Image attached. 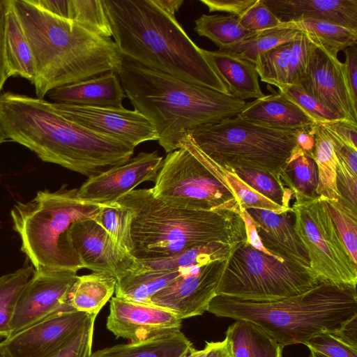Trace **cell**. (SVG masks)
I'll return each mask as SVG.
<instances>
[{
  "label": "cell",
  "instance_id": "cell-1",
  "mask_svg": "<svg viewBox=\"0 0 357 357\" xmlns=\"http://www.w3.org/2000/svg\"><path fill=\"white\" fill-rule=\"evenodd\" d=\"M0 126L41 160L88 177L125 163L135 149L68 119L52 101L11 91L0 95Z\"/></svg>",
  "mask_w": 357,
  "mask_h": 357
},
{
  "label": "cell",
  "instance_id": "cell-2",
  "mask_svg": "<svg viewBox=\"0 0 357 357\" xmlns=\"http://www.w3.org/2000/svg\"><path fill=\"white\" fill-rule=\"evenodd\" d=\"M123 57L226 95L229 92L176 17L153 0H102ZM231 96V95H230Z\"/></svg>",
  "mask_w": 357,
  "mask_h": 357
},
{
  "label": "cell",
  "instance_id": "cell-3",
  "mask_svg": "<svg viewBox=\"0 0 357 357\" xmlns=\"http://www.w3.org/2000/svg\"><path fill=\"white\" fill-rule=\"evenodd\" d=\"M29 43L37 98L53 89L108 72L118 73L123 56L112 38L43 9L34 0H11Z\"/></svg>",
  "mask_w": 357,
  "mask_h": 357
},
{
  "label": "cell",
  "instance_id": "cell-4",
  "mask_svg": "<svg viewBox=\"0 0 357 357\" xmlns=\"http://www.w3.org/2000/svg\"><path fill=\"white\" fill-rule=\"evenodd\" d=\"M134 109L154 126L167 153L195 128L236 116L246 102L123 57L117 73Z\"/></svg>",
  "mask_w": 357,
  "mask_h": 357
},
{
  "label": "cell",
  "instance_id": "cell-5",
  "mask_svg": "<svg viewBox=\"0 0 357 357\" xmlns=\"http://www.w3.org/2000/svg\"><path fill=\"white\" fill-rule=\"evenodd\" d=\"M207 311L250 321L284 347L304 344L317 334L337 331L357 316L356 287L320 281L299 295L269 301L216 295Z\"/></svg>",
  "mask_w": 357,
  "mask_h": 357
},
{
  "label": "cell",
  "instance_id": "cell-6",
  "mask_svg": "<svg viewBox=\"0 0 357 357\" xmlns=\"http://www.w3.org/2000/svg\"><path fill=\"white\" fill-rule=\"evenodd\" d=\"M115 202L134 213L131 255L137 259L169 257L200 244L237 245L246 240L244 222L234 211L171 206L154 197L151 188L133 190Z\"/></svg>",
  "mask_w": 357,
  "mask_h": 357
},
{
  "label": "cell",
  "instance_id": "cell-7",
  "mask_svg": "<svg viewBox=\"0 0 357 357\" xmlns=\"http://www.w3.org/2000/svg\"><path fill=\"white\" fill-rule=\"evenodd\" d=\"M78 188L38 191L27 202H17L10 211L14 230L21 239V250L36 272L83 268L70 238L73 223L93 219L102 204L80 199Z\"/></svg>",
  "mask_w": 357,
  "mask_h": 357
},
{
  "label": "cell",
  "instance_id": "cell-8",
  "mask_svg": "<svg viewBox=\"0 0 357 357\" xmlns=\"http://www.w3.org/2000/svg\"><path fill=\"white\" fill-rule=\"evenodd\" d=\"M300 131L271 128L236 116L199 126L189 135L206 155L227 170L250 168L280 176L298 146Z\"/></svg>",
  "mask_w": 357,
  "mask_h": 357
},
{
  "label": "cell",
  "instance_id": "cell-9",
  "mask_svg": "<svg viewBox=\"0 0 357 357\" xmlns=\"http://www.w3.org/2000/svg\"><path fill=\"white\" fill-rule=\"evenodd\" d=\"M165 203L195 211H231L238 200L223 176V168L206 155L188 135L179 149L167 153L151 188Z\"/></svg>",
  "mask_w": 357,
  "mask_h": 357
},
{
  "label": "cell",
  "instance_id": "cell-10",
  "mask_svg": "<svg viewBox=\"0 0 357 357\" xmlns=\"http://www.w3.org/2000/svg\"><path fill=\"white\" fill-rule=\"evenodd\" d=\"M319 282L311 268L267 255L245 240L230 255L216 295L276 301L303 294Z\"/></svg>",
  "mask_w": 357,
  "mask_h": 357
},
{
  "label": "cell",
  "instance_id": "cell-11",
  "mask_svg": "<svg viewBox=\"0 0 357 357\" xmlns=\"http://www.w3.org/2000/svg\"><path fill=\"white\" fill-rule=\"evenodd\" d=\"M291 208L294 230L319 280L356 287L357 265L351 260L324 199L318 196L295 202Z\"/></svg>",
  "mask_w": 357,
  "mask_h": 357
},
{
  "label": "cell",
  "instance_id": "cell-12",
  "mask_svg": "<svg viewBox=\"0 0 357 357\" xmlns=\"http://www.w3.org/2000/svg\"><path fill=\"white\" fill-rule=\"evenodd\" d=\"M77 277V272L71 271H35L17 300L9 337L55 314L73 309L68 296Z\"/></svg>",
  "mask_w": 357,
  "mask_h": 357
},
{
  "label": "cell",
  "instance_id": "cell-13",
  "mask_svg": "<svg viewBox=\"0 0 357 357\" xmlns=\"http://www.w3.org/2000/svg\"><path fill=\"white\" fill-rule=\"evenodd\" d=\"M228 259L182 269L178 278L152 297L151 305L182 319L202 314L216 296Z\"/></svg>",
  "mask_w": 357,
  "mask_h": 357
},
{
  "label": "cell",
  "instance_id": "cell-14",
  "mask_svg": "<svg viewBox=\"0 0 357 357\" xmlns=\"http://www.w3.org/2000/svg\"><path fill=\"white\" fill-rule=\"evenodd\" d=\"M343 119L357 123L354 102L344 73L343 63L315 47L307 67L294 84Z\"/></svg>",
  "mask_w": 357,
  "mask_h": 357
},
{
  "label": "cell",
  "instance_id": "cell-15",
  "mask_svg": "<svg viewBox=\"0 0 357 357\" xmlns=\"http://www.w3.org/2000/svg\"><path fill=\"white\" fill-rule=\"evenodd\" d=\"M54 104L68 119L91 131L116 139L134 148L142 142L158 139L153 124L135 109Z\"/></svg>",
  "mask_w": 357,
  "mask_h": 357
},
{
  "label": "cell",
  "instance_id": "cell-16",
  "mask_svg": "<svg viewBox=\"0 0 357 357\" xmlns=\"http://www.w3.org/2000/svg\"><path fill=\"white\" fill-rule=\"evenodd\" d=\"M96 317L74 309L60 312L6 338L7 357H49Z\"/></svg>",
  "mask_w": 357,
  "mask_h": 357
},
{
  "label": "cell",
  "instance_id": "cell-17",
  "mask_svg": "<svg viewBox=\"0 0 357 357\" xmlns=\"http://www.w3.org/2000/svg\"><path fill=\"white\" fill-rule=\"evenodd\" d=\"M69 234L83 268L110 275L117 280L139 267L137 259L91 218L73 223Z\"/></svg>",
  "mask_w": 357,
  "mask_h": 357
},
{
  "label": "cell",
  "instance_id": "cell-18",
  "mask_svg": "<svg viewBox=\"0 0 357 357\" xmlns=\"http://www.w3.org/2000/svg\"><path fill=\"white\" fill-rule=\"evenodd\" d=\"M162 160L157 151L141 152L125 163L89 177L78 188L77 195L90 203H114L140 183L155 181Z\"/></svg>",
  "mask_w": 357,
  "mask_h": 357
},
{
  "label": "cell",
  "instance_id": "cell-19",
  "mask_svg": "<svg viewBox=\"0 0 357 357\" xmlns=\"http://www.w3.org/2000/svg\"><path fill=\"white\" fill-rule=\"evenodd\" d=\"M182 320L162 307L114 296L110 301L106 326L116 338L139 342L181 331Z\"/></svg>",
  "mask_w": 357,
  "mask_h": 357
},
{
  "label": "cell",
  "instance_id": "cell-20",
  "mask_svg": "<svg viewBox=\"0 0 357 357\" xmlns=\"http://www.w3.org/2000/svg\"><path fill=\"white\" fill-rule=\"evenodd\" d=\"M246 211L266 250L278 258L310 268L307 251L294 228L291 210L280 214L261 209Z\"/></svg>",
  "mask_w": 357,
  "mask_h": 357
},
{
  "label": "cell",
  "instance_id": "cell-21",
  "mask_svg": "<svg viewBox=\"0 0 357 357\" xmlns=\"http://www.w3.org/2000/svg\"><path fill=\"white\" fill-rule=\"evenodd\" d=\"M282 22L327 21L357 31V0H261Z\"/></svg>",
  "mask_w": 357,
  "mask_h": 357
},
{
  "label": "cell",
  "instance_id": "cell-22",
  "mask_svg": "<svg viewBox=\"0 0 357 357\" xmlns=\"http://www.w3.org/2000/svg\"><path fill=\"white\" fill-rule=\"evenodd\" d=\"M47 96L56 103L112 108L123 107L126 97L118 75L112 71L53 89Z\"/></svg>",
  "mask_w": 357,
  "mask_h": 357
},
{
  "label": "cell",
  "instance_id": "cell-23",
  "mask_svg": "<svg viewBox=\"0 0 357 357\" xmlns=\"http://www.w3.org/2000/svg\"><path fill=\"white\" fill-rule=\"evenodd\" d=\"M237 116L258 124L284 130H307L317 124L280 93L246 102Z\"/></svg>",
  "mask_w": 357,
  "mask_h": 357
},
{
  "label": "cell",
  "instance_id": "cell-24",
  "mask_svg": "<svg viewBox=\"0 0 357 357\" xmlns=\"http://www.w3.org/2000/svg\"><path fill=\"white\" fill-rule=\"evenodd\" d=\"M202 51L231 96L243 100L264 96L254 64L225 52Z\"/></svg>",
  "mask_w": 357,
  "mask_h": 357
},
{
  "label": "cell",
  "instance_id": "cell-25",
  "mask_svg": "<svg viewBox=\"0 0 357 357\" xmlns=\"http://www.w3.org/2000/svg\"><path fill=\"white\" fill-rule=\"evenodd\" d=\"M6 3L4 52L7 76H20L33 84L36 68L29 43L11 0H6Z\"/></svg>",
  "mask_w": 357,
  "mask_h": 357
},
{
  "label": "cell",
  "instance_id": "cell-26",
  "mask_svg": "<svg viewBox=\"0 0 357 357\" xmlns=\"http://www.w3.org/2000/svg\"><path fill=\"white\" fill-rule=\"evenodd\" d=\"M194 349L181 331L118 344L96 351L91 357H185Z\"/></svg>",
  "mask_w": 357,
  "mask_h": 357
},
{
  "label": "cell",
  "instance_id": "cell-27",
  "mask_svg": "<svg viewBox=\"0 0 357 357\" xmlns=\"http://www.w3.org/2000/svg\"><path fill=\"white\" fill-rule=\"evenodd\" d=\"M182 273V269L151 270L139 265L137 270L116 280L115 296L136 303L151 305L152 297Z\"/></svg>",
  "mask_w": 357,
  "mask_h": 357
},
{
  "label": "cell",
  "instance_id": "cell-28",
  "mask_svg": "<svg viewBox=\"0 0 357 357\" xmlns=\"http://www.w3.org/2000/svg\"><path fill=\"white\" fill-rule=\"evenodd\" d=\"M116 284V278L106 273L78 275L68 293V304L75 310L96 317L114 294Z\"/></svg>",
  "mask_w": 357,
  "mask_h": 357
},
{
  "label": "cell",
  "instance_id": "cell-29",
  "mask_svg": "<svg viewBox=\"0 0 357 357\" xmlns=\"http://www.w3.org/2000/svg\"><path fill=\"white\" fill-rule=\"evenodd\" d=\"M230 344L231 357H282V347L254 324L236 320L225 337Z\"/></svg>",
  "mask_w": 357,
  "mask_h": 357
},
{
  "label": "cell",
  "instance_id": "cell-30",
  "mask_svg": "<svg viewBox=\"0 0 357 357\" xmlns=\"http://www.w3.org/2000/svg\"><path fill=\"white\" fill-rule=\"evenodd\" d=\"M236 245L213 242L197 245L166 257L137 259L144 268L151 270H179L202 266L229 258Z\"/></svg>",
  "mask_w": 357,
  "mask_h": 357
},
{
  "label": "cell",
  "instance_id": "cell-31",
  "mask_svg": "<svg viewBox=\"0 0 357 357\" xmlns=\"http://www.w3.org/2000/svg\"><path fill=\"white\" fill-rule=\"evenodd\" d=\"M283 185L293 192L295 202L318 197L319 183L317 163L311 154L298 145L280 174Z\"/></svg>",
  "mask_w": 357,
  "mask_h": 357
},
{
  "label": "cell",
  "instance_id": "cell-32",
  "mask_svg": "<svg viewBox=\"0 0 357 357\" xmlns=\"http://www.w3.org/2000/svg\"><path fill=\"white\" fill-rule=\"evenodd\" d=\"M282 23L304 33L313 44L334 57L340 51L357 44V31L327 21L307 18Z\"/></svg>",
  "mask_w": 357,
  "mask_h": 357
},
{
  "label": "cell",
  "instance_id": "cell-33",
  "mask_svg": "<svg viewBox=\"0 0 357 357\" xmlns=\"http://www.w3.org/2000/svg\"><path fill=\"white\" fill-rule=\"evenodd\" d=\"M314 146L313 158L318 169L317 195L330 199H339L337 187V158L332 142L324 128L314 126Z\"/></svg>",
  "mask_w": 357,
  "mask_h": 357
},
{
  "label": "cell",
  "instance_id": "cell-34",
  "mask_svg": "<svg viewBox=\"0 0 357 357\" xmlns=\"http://www.w3.org/2000/svg\"><path fill=\"white\" fill-rule=\"evenodd\" d=\"M301 31L282 24L280 26L257 32L255 36L235 45L218 49L255 64L264 53L281 44L293 41Z\"/></svg>",
  "mask_w": 357,
  "mask_h": 357
},
{
  "label": "cell",
  "instance_id": "cell-35",
  "mask_svg": "<svg viewBox=\"0 0 357 357\" xmlns=\"http://www.w3.org/2000/svg\"><path fill=\"white\" fill-rule=\"evenodd\" d=\"M194 31L213 41L219 49L242 42L257 32L245 29L232 15H202L195 21Z\"/></svg>",
  "mask_w": 357,
  "mask_h": 357
},
{
  "label": "cell",
  "instance_id": "cell-36",
  "mask_svg": "<svg viewBox=\"0 0 357 357\" xmlns=\"http://www.w3.org/2000/svg\"><path fill=\"white\" fill-rule=\"evenodd\" d=\"M134 213L116 202L102 204L93 219L100 225L123 250L131 255L134 248L131 225Z\"/></svg>",
  "mask_w": 357,
  "mask_h": 357
},
{
  "label": "cell",
  "instance_id": "cell-37",
  "mask_svg": "<svg viewBox=\"0 0 357 357\" xmlns=\"http://www.w3.org/2000/svg\"><path fill=\"white\" fill-rule=\"evenodd\" d=\"M34 273L35 269L31 265L0 276V337H9L17 300Z\"/></svg>",
  "mask_w": 357,
  "mask_h": 357
},
{
  "label": "cell",
  "instance_id": "cell-38",
  "mask_svg": "<svg viewBox=\"0 0 357 357\" xmlns=\"http://www.w3.org/2000/svg\"><path fill=\"white\" fill-rule=\"evenodd\" d=\"M293 41L276 46L258 58L255 66L261 81L278 88L288 85Z\"/></svg>",
  "mask_w": 357,
  "mask_h": 357
},
{
  "label": "cell",
  "instance_id": "cell-39",
  "mask_svg": "<svg viewBox=\"0 0 357 357\" xmlns=\"http://www.w3.org/2000/svg\"><path fill=\"white\" fill-rule=\"evenodd\" d=\"M234 172L244 183L274 203L291 208L289 201L293 192L285 187L280 176L250 168L239 167Z\"/></svg>",
  "mask_w": 357,
  "mask_h": 357
},
{
  "label": "cell",
  "instance_id": "cell-40",
  "mask_svg": "<svg viewBox=\"0 0 357 357\" xmlns=\"http://www.w3.org/2000/svg\"><path fill=\"white\" fill-rule=\"evenodd\" d=\"M321 197L326 203L351 260L357 265V209L340 199H330Z\"/></svg>",
  "mask_w": 357,
  "mask_h": 357
},
{
  "label": "cell",
  "instance_id": "cell-41",
  "mask_svg": "<svg viewBox=\"0 0 357 357\" xmlns=\"http://www.w3.org/2000/svg\"><path fill=\"white\" fill-rule=\"evenodd\" d=\"M68 20L98 35L112 37L110 25L100 0H70Z\"/></svg>",
  "mask_w": 357,
  "mask_h": 357
},
{
  "label": "cell",
  "instance_id": "cell-42",
  "mask_svg": "<svg viewBox=\"0 0 357 357\" xmlns=\"http://www.w3.org/2000/svg\"><path fill=\"white\" fill-rule=\"evenodd\" d=\"M223 176L238 202L240 211L250 208L271 211L282 213L291 210L280 206L244 183L234 172L223 168Z\"/></svg>",
  "mask_w": 357,
  "mask_h": 357
},
{
  "label": "cell",
  "instance_id": "cell-43",
  "mask_svg": "<svg viewBox=\"0 0 357 357\" xmlns=\"http://www.w3.org/2000/svg\"><path fill=\"white\" fill-rule=\"evenodd\" d=\"M281 94L300 107L317 124L343 119L295 85L278 88Z\"/></svg>",
  "mask_w": 357,
  "mask_h": 357
},
{
  "label": "cell",
  "instance_id": "cell-44",
  "mask_svg": "<svg viewBox=\"0 0 357 357\" xmlns=\"http://www.w3.org/2000/svg\"><path fill=\"white\" fill-rule=\"evenodd\" d=\"M304 344L328 357H357V349L340 340L333 333L317 334Z\"/></svg>",
  "mask_w": 357,
  "mask_h": 357
},
{
  "label": "cell",
  "instance_id": "cell-45",
  "mask_svg": "<svg viewBox=\"0 0 357 357\" xmlns=\"http://www.w3.org/2000/svg\"><path fill=\"white\" fill-rule=\"evenodd\" d=\"M238 19L245 29L255 32L278 27L282 24L261 0H257Z\"/></svg>",
  "mask_w": 357,
  "mask_h": 357
},
{
  "label": "cell",
  "instance_id": "cell-46",
  "mask_svg": "<svg viewBox=\"0 0 357 357\" xmlns=\"http://www.w3.org/2000/svg\"><path fill=\"white\" fill-rule=\"evenodd\" d=\"M95 319H91L73 338L49 357H91Z\"/></svg>",
  "mask_w": 357,
  "mask_h": 357
},
{
  "label": "cell",
  "instance_id": "cell-47",
  "mask_svg": "<svg viewBox=\"0 0 357 357\" xmlns=\"http://www.w3.org/2000/svg\"><path fill=\"white\" fill-rule=\"evenodd\" d=\"M357 176L337 158V187L340 199L354 208L357 209Z\"/></svg>",
  "mask_w": 357,
  "mask_h": 357
},
{
  "label": "cell",
  "instance_id": "cell-48",
  "mask_svg": "<svg viewBox=\"0 0 357 357\" xmlns=\"http://www.w3.org/2000/svg\"><path fill=\"white\" fill-rule=\"evenodd\" d=\"M320 125L342 142L357 150V123L338 119Z\"/></svg>",
  "mask_w": 357,
  "mask_h": 357
},
{
  "label": "cell",
  "instance_id": "cell-49",
  "mask_svg": "<svg viewBox=\"0 0 357 357\" xmlns=\"http://www.w3.org/2000/svg\"><path fill=\"white\" fill-rule=\"evenodd\" d=\"M257 0H200L209 12L219 11L229 13L237 17L241 16Z\"/></svg>",
  "mask_w": 357,
  "mask_h": 357
},
{
  "label": "cell",
  "instance_id": "cell-50",
  "mask_svg": "<svg viewBox=\"0 0 357 357\" xmlns=\"http://www.w3.org/2000/svg\"><path fill=\"white\" fill-rule=\"evenodd\" d=\"M343 63L345 79L354 102L357 105V44L344 49Z\"/></svg>",
  "mask_w": 357,
  "mask_h": 357
},
{
  "label": "cell",
  "instance_id": "cell-51",
  "mask_svg": "<svg viewBox=\"0 0 357 357\" xmlns=\"http://www.w3.org/2000/svg\"><path fill=\"white\" fill-rule=\"evenodd\" d=\"M326 131L332 142L337 158L341 160L354 175L357 176V150L342 142L326 130Z\"/></svg>",
  "mask_w": 357,
  "mask_h": 357
},
{
  "label": "cell",
  "instance_id": "cell-52",
  "mask_svg": "<svg viewBox=\"0 0 357 357\" xmlns=\"http://www.w3.org/2000/svg\"><path fill=\"white\" fill-rule=\"evenodd\" d=\"M239 215L243 219L246 234V241L254 248L261 251L267 255H273L268 250H266L263 246L260 238L258 236L256 226L246 210H243L239 212ZM278 258V257H277ZM280 259V258H279ZM284 260V259H283Z\"/></svg>",
  "mask_w": 357,
  "mask_h": 357
},
{
  "label": "cell",
  "instance_id": "cell-53",
  "mask_svg": "<svg viewBox=\"0 0 357 357\" xmlns=\"http://www.w3.org/2000/svg\"><path fill=\"white\" fill-rule=\"evenodd\" d=\"M6 3V0H0V95L3 86L8 78L6 73V66L4 52V26Z\"/></svg>",
  "mask_w": 357,
  "mask_h": 357
},
{
  "label": "cell",
  "instance_id": "cell-54",
  "mask_svg": "<svg viewBox=\"0 0 357 357\" xmlns=\"http://www.w3.org/2000/svg\"><path fill=\"white\" fill-rule=\"evenodd\" d=\"M333 333L346 344L357 349V316L353 317L340 330Z\"/></svg>",
  "mask_w": 357,
  "mask_h": 357
},
{
  "label": "cell",
  "instance_id": "cell-55",
  "mask_svg": "<svg viewBox=\"0 0 357 357\" xmlns=\"http://www.w3.org/2000/svg\"><path fill=\"white\" fill-rule=\"evenodd\" d=\"M205 357H231L229 342L225 337L220 342H206Z\"/></svg>",
  "mask_w": 357,
  "mask_h": 357
},
{
  "label": "cell",
  "instance_id": "cell-56",
  "mask_svg": "<svg viewBox=\"0 0 357 357\" xmlns=\"http://www.w3.org/2000/svg\"><path fill=\"white\" fill-rule=\"evenodd\" d=\"M167 15L176 17V13L179 10L183 0H153Z\"/></svg>",
  "mask_w": 357,
  "mask_h": 357
},
{
  "label": "cell",
  "instance_id": "cell-57",
  "mask_svg": "<svg viewBox=\"0 0 357 357\" xmlns=\"http://www.w3.org/2000/svg\"><path fill=\"white\" fill-rule=\"evenodd\" d=\"M206 349L197 350L195 348L185 357H205Z\"/></svg>",
  "mask_w": 357,
  "mask_h": 357
},
{
  "label": "cell",
  "instance_id": "cell-58",
  "mask_svg": "<svg viewBox=\"0 0 357 357\" xmlns=\"http://www.w3.org/2000/svg\"><path fill=\"white\" fill-rule=\"evenodd\" d=\"M310 353L309 357H328L318 351H316L313 349H310Z\"/></svg>",
  "mask_w": 357,
  "mask_h": 357
},
{
  "label": "cell",
  "instance_id": "cell-59",
  "mask_svg": "<svg viewBox=\"0 0 357 357\" xmlns=\"http://www.w3.org/2000/svg\"><path fill=\"white\" fill-rule=\"evenodd\" d=\"M8 138L0 126V144L7 141Z\"/></svg>",
  "mask_w": 357,
  "mask_h": 357
},
{
  "label": "cell",
  "instance_id": "cell-60",
  "mask_svg": "<svg viewBox=\"0 0 357 357\" xmlns=\"http://www.w3.org/2000/svg\"><path fill=\"white\" fill-rule=\"evenodd\" d=\"M0 357H7L1 342L0 343Z\"/></svg>",
  "mask_w": 357,
  "mask_h": 357
},
{
  "label": "cell",
  "instance_id": "cell-61",
  "mask_svg": "<svg viewBox=\"0 0 357 357\" xmlns=\"http://www.w3.org/2000/svg\"><path fill=\"white\" fill-rule=\"evenodd\" d=\"M0 180H1V175H0Z\"/></svg>",
  "mask_w": 357,
  "mask_h": 357
}]
</instances>
